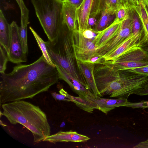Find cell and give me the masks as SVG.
I'll return each instance as SVG.
<instances>
[{
	"mask_svg": "<svg viewBox=\"0 0 148 148\" xmlns=\"http://www.w3.org/2000/svg\"><path fill=\"white\" fill-rule=\"evenodd\" d=\"M0 104L32 99L47 91L58 83L59 74L56 66L49 64L42 55L28 64H19L8 73H1Z\"/></svg>",
	"mask_w": 148,
	"mask_h": 148,
	"instance_id": "obj_1",
	"label": "cell"
},
{
	"mask_svg": "<svg viewBox=\"0 0 148 148\" xmlns=\"http://www.w3.org/2000/svg\"><path fill=\"white\" fill-rule=\"evenodd\" d=\"M3 115L13 125L20 124L32 133L34 142L38 143L50 135L46 115L38 106L23 100L3 103Z\"/></svg>",
	"mask_w": 148,
	"mask_h": 148,
	"instance_id": "obj_2",
	"label": "cell"
},
{
	"mask_svg": "<svg viewBox=\"0 0 148 148\" xmlns=\"http://www.w3.org/2000/svg\"><path fill=\"white\" fill-rule=\"evenodd\" d=\"M72 32L66 25L60 31L57 37L53 40L45 42L49 55L56 66L59 67L76 79L83 85L87 86V83L75 65L76 60L72 45Z\"/></svg>",
	"mask_w": 148,
	"mask_h": 148,
	"instance_id": "obj_3",
	"label": "cell"
},
{
	"mask_svg": "<svg viewBox=\"0 0 148 148\" xmlns=\"http://www.w3.org/2000/svg\"><path fill=\"white\" fill-rule=\"evenodd\" d=\"M30 1L49 40H53L66 25L63 14V0Z\"/></svg>",
	"mask_w": 148,
	"mask_h": 148,
	"instance_id": "obj_4",
	"label": "cell"
},
{
	"mask_svg": "<svg viewBox=\"0 0 148 148\" xmlns=\"http://www.w3.org/2000/svg\"><path fill=\"white\" fill-rule=\"evenodd\" d=\"M103 0H84L77 9L76 20L79 32L82 33L88 28L89 18L98 19L104 10Z\"/></svg>",
	"mask_w": 148,
	"mask_h": 148,
	"instance_id": "obj_5",
	"label": "cell"
},
{
	"mask_svg": "<svg viewBox=\"0 0 148 148\" xmlns=\"http://www.w3.org/2000/svg\"><path fill=\"white\" fill-rule=\"evenodd\" d=\"M112 62L119 70L148 66V52L142 48L132 50L123 53Z\"/></svg>",
	"mask_w": 148,
	"mask_h": 148,
	"instance_id": "obj_6",
	"label": "cell"
},
{
	"mask_svg": "<svg viewBox=\"0 0 148 148\" xmlns=\"http://www.w3.org/2000/svg\"><path fill=\"white\" fill-rule=\"evenodd\" d=\"M72 38L76 60L89 62L91 58L97 53L96 40L85 38L78 30L75 32H72Z\"/></svg>",
	"mask_w": 148,
	"mask_h": 148,
	"instance_id": "obj_7",
	"label": "cell"
},
{
	"mask_svg": "<svg viewBox=\"0 0 148 148\" xmlns=\"http://www.w3.org/2000/svg\"><path fill=\"white\" fill-rule=\"evenodd\" d=\"M132 22L129 17L123 21L117 33L105 43L98 48L97 53L104 58L108 56L120 45L132 33Z\"/></svg>",
	"mask_w": 148,
	"mask_h": 148,
	"instance_id": "obj_8",
	"label": "cell"
},
{
	"mask_svg": "<svg viewBox=\"0 0 148 148\" xmlns=\"http://www.w3.org/2000/svg\"><path fill=\"white\" fill-rule=\"evenodd\" d=\"M10 39L8 52L9 61L13 63L20 64L27 61V55L24 52L19 36V29L16 22L10 24Z\"/></svg>",
	"mask_w": 148,
	"mask_h": 148,
	"instance_id": "obj_9",
	"label": "cell"
},
{
	"mask_svg": "<svg viewBox=\"0 0 148 148\" xmlns=\"http://www.w3.org/2000/svg\"><path fill=\"white\" fill-rule=\"evenodd\" d=\"M143 30L137 34L132 33L110 54L104 57L105 61L113 62L123 53L131 50L142 48L146 42Z\"/></svg>",
	"mask_w": 148,
	"mask_h": 148,
	"instance_id": "obj_10",
	"label": "cell"
},
{
	"mask_svg": "<svg viewBox=\"0 0 148 148\" xmlns=\"http://www.w3.org/2000/svg\"><path fill=\"white\" fill-rule=\"evenodd\" d=\"M56 67L59 74V79L65 81L79 97L87 100L88 96L94 98L96 97L97 96L92 93L89 88L83 85L76 79L61 68Z\"/></svg>",
	"mask_w": 148,
	"mask_h": 148,
	"instance_id": "obj_11",
	"label": "cell"
},
{
	"mask_svg": "<svg viewBox=\"0 0 148 148\" xmlns=\"http://www.w3.org/2000/svg\"><path fill=\"white\" fill-rule=\"evenodd\" d=\"M89 137L78 133L75 131H60L46 137L43 141L55 144L59 142H84L90 139Z\"/></svg>",
	"mask_w": 148,
	"mask_h": 148,
	"instance_id": "obj_12",
	"label": "cell"
},
{
	"mask_svg": "<svg viewBox=\"0 0 148 148\" xmlns=\"http://www.w3.org/2000/svg\"><path fill=\"white\" fill-rule=\"evenodd\" d=\"M87 99L96 103L97 106V109L106 114L116 108L124 107L128 101L126 98H105L98 96L94 98L88 96Z\"/></svg>",
	"mask_w": 148,
	"mask_h": 148,
	"instance_id": "obj_13",
	"label": "cell"
},
{
	"mask_svg": "<svg viewBox=\"0 0 148 148\" xmlns=\"http://www.w3.org/2000/svg\"><path fill=\"white\" fill-rule=\"evenodd\" d=\"M76 61L78 69L92 93L96 96L103 97L98 91L95 82L94 74L95 64L90 62Z\"/></svg>",
	"mask_w": 148,
	"mask_h": 148,
	"instance_id": "obj_14",
	"label": "cell"
},
{
	"mask_svg": "<svg viewBox=\"0 0 148 148\" xmlns=\"http://www.w3.org/2000/svg\"><path fill=\"white\" fill-rule=\"evenodd\" d=\"M77 9L63 0V14L64 21L69 30L72 32H77Z\"/></svg>",
	"mask_w": 148,
	"mask_h": 148,
	"instance_id": "obj_15",
	"label": "cell"
},
{
	"mask_svg": "<svg viewBox=\"0 0 148 148\" xmlns=\"http://www.w3.org/2000/svg\"><path fill=\"white\" fill-rule=\"evenodd\" d=\"M121 23L114 21L110 25L101 31L96 40V46L97 49L105 43L117 33Z\"/></svg>",
	"mask_w": 148,
	"mask_h": 148,
	"instance_id": "obj_16",
	"label": "cell"
},
{
	"mask_svg": "<svg viewBox=\"0 0 148 148\" xmlns=\"http://www.w3.org/2000/svg\"><path fill=\"white\" fill-rule=\"evenodd\" d=\"M10 39V25L8 22L2 10H0V44L8 51Z\"/></svg>",
	"mask_w": 148,
	"mask_h": 148,
	"instance_id": "obj_17",
	"label": "cell"
},
{
	"mask_svg": "<svg viewBox=\"0 0 148 148\" xmlns=\"http://www.w3.org/2000/svg\"><path fill=\"white\" fill-rule=\"evenodd\" d=\"M60 94H63L75 103L80 109L90 113H92L94 109H97V105L95 103L79 97H74L69 94L63 88L59 91Z\"/></svg>",
	"mask_w": 148,
	"mask_h": 148,
	"instance_id": "obj_18",
	"label": "cell"
},
{
	"mask_svg": "<svg viewBox=\"0 0 148 148\" xmlns=\"http://www.w3.org/2000/svg\"><path fill=\"white\" fill-rule=\"evenodd\" d=\"M133 9L136 11L141 21L144 31V38L148 43V12L143 0H140L138 4Z\"/></svg>",
	"mask_w": 148,
	"mask_h": 148,
	"instance_id": "obj_19",
	"label": "cell"
},
{
	"mask_svg": "<svg viewBox=\"0 0 148 148\" xmlns=\"http://www.w3.org/2000/svg\"><path fill=\"white\" fill-rule=\"evenodd\" d=\"M115 18V13L103 11L93 29L97 31H102L112 24Z\"/></svg>",
	"mask_w": 148,
	"mask_h": 148,
	"instance_id": "obj_20",
	"label": "cell"
},
{
	"mask_svg": "<svg viewBox=\"0 0 148 148\" xmlns=\"http://www.w3.org/2000/svg\"><path fill=\"white\" fill-rule=\"evenodd\" d=\"M29 29L33 34L38 44V46L42 53V55L45 60L50 64L54 66H56L52 62L49 55L47 50L45 42L43 40L42 38L30 26L29 27Z\"/></svg>",
	"mask_w": 148,
	"mask_h": 148,
	"instance_id": "obj_21",
	"label": "cell"
},
{
	"mask_svg": "<svg viewBox=\"0 0 148 148\" xmlns=\"http://www.w3.org/2000/svg\"><path fill=\"white\" fill-rule=\"evenodd\" d=\"M103 11L109 13L115 14L118 8L122 6L124 7L121 0H103Z\"/></svg>",
	"mask_w": 148,
	"mask_h": 148,
	"instance_id": "obj_22",
	"label": "cell"
},
{
	"mask_svg": "<svg viewBox=\"0 0 148 148\" xmlns=\"http://www.w3.org/2000/svg\"><path fill=\"white\" fill-rule=\"evenodd\" d=\"M20 8L21 12V25H27L29 22V10L26 7L23 0H16Z\"/></svg>",
	"mask_w": 148,
	"mask_h": 148,
	"instance_id": "obj_23",
	"label": "cell"
},
{
	"mask_svg": "<svg viewBox=\"0 0 148 148\" xmlns=\"http://www.w3.org/2000/svg\"><path fill=\"white\" fill-rule=\"evenodd\" d=\"M0 73H5L9 58L7 51L0 44Z\"/></svg>",
	"mask_w": 148,
	"mask_h": 148,
	"instance_id": "obj_24",
	"label": "cell"
},
{
	"mask_svg": "<svg viewBox=\"0 0 148 148\" xmlns=\"http://www.w3.org/2000/svg\"><path fill=\"white\" fill-rule=\"evenodd\" d=\"M116 21L119 22H122L129 17V10L124 6L118 8L115 12Z\"/></svg>",
	"mask_w": 148,
	"mask_h": 148,
	"instance_id": "obj_25",
	"label": "cell"
},
{
	"mask_svg": "<svg viewBox=\"0 0 148 148\" xmlns=\"http://www.w3.org/2000/svg\"><path fill=\"white\" fill-rule=\"evenodd\" d=\"M101 31H97L92 28H88L82 33L85 38L93 40H96Z\"/></svg>",
	"mask_w": 148,
	"mask_h": 148,
	"instance_id": "obj_26",
	"label": "cell"
},
{
	"mask_svg": "<svg viewBox=\"0 0 148 148\" xmlns=\"http://www.w3.org/2000/svg\"><path fill=\"white\" fill-rule=\"evenodd\" d=\"M124 107L133 108H141L145 109L148 108V101H142L134 103L128 101Z\"/></svg>",
	"mask_w": 148,
	"mask_h": 148,
	"instance_id": "obj_27",
	"label": "cell"
},
{
	"mask_svg": "<svg viewBox=\"0 0 148 148\" xmlns=\"http://www.w3.org/2000/svg\"><path fill=\"white\" fill-rule=\"evenodd\" d=\"M127 70L138 74L148 76V65Z\"/></svg>",
	"mask_w": 148,
	"mask_h": 148,
	"instance_id": "obj_28",
	"label": "cell"
},
{
	"mask_svg": "<svg viewBox=\"0 0 148 148\" xmlns=\"http://www.w3.org/2000/svg\"><path fill=\"white\" fill-rule=\"evenodd\" d=\"M51 94L53 97L56 100L66 101H71V100L70 99L63 94H59L55 92L52 93Z\"/></svg>",
	"mask_w": 148,
	"mask_h": 148,
	"instance_id": "obj_29",
	"label": "cell"
},
{
	"mask_svg": "<svg viewBox=\"0 0 148 148\" xmlns=\"http://www.w3.org/2000/svg\"><path fill=\"white\" fill-rule=\"evenodd\" d=\"M84 0H65L64 1L67 2L77 9L80 6Z\"/></svg>",
	"mask_w": 148,
	"mask_h": 148,
	"instance_id": "obj_30",
	"label": "cell"
},
{
	"mask_svg": "<svg viewBox=\"0 0 148 148\" xmlns=\"http://www.w3.org/2000/svg\"><path fill=\"white\" fill-rule=\"evenodd\" d=\"M125 7L128 10L132 9L135 5L131 0H121Z\"/></svg>",
	"mask_w": 148,
	"mask_h": 148,
	"instance_id": "obj_31",
	"label": "cell"
},
{
	"mask_svg": "<svg viewBox=\"0 0 148 148\" xmlns=\"http://www.w3.org/2000/svg\"><path fill=\"white\" fill-rule=\"evenodd\" d=\"M137 148H148V138L145 141L141 142L134 147Z\"/></svg>",
	"mask_w": 148,
	"mask_h": 148,
	"instance_id": "obj_32",
	"label": "cell"
},
{
	"mask_svg": "<svg viewBox=\"0 0 148 148\" xmlns=\"http://www.w3.org/2000/svg\"><path fill=\"white\" fill-rule=\"evenodd\" d=\"M137 95L140 96L148 95V84Z\"/></svg>",
	"mask_w": 148,
	"mask_h": 148,
	"instance_id": "obj_33",
	"label": "cell"
},
{
	"mask_svg": "<svg viewBox=\"0 0 148 148\" xmlns=\"http://www.w3.org/2000/svg\"><path fill=\"white\" fill-rule=\"evenodd\" d=\"M131 1L134 5L136 6L138 4L140 0H131Z\"/></svg>",
	"mask_w": 148,
	"mask_h": 148,
	"instance_id": "obj_34",
	"label": "cell"
},
{
	"mask_svg": "<svg viewBox=\"0 0 148 148\" xmlns=\"http://www.w3.org/2000/svg\"><path fill=\"white\" fill-rule=\"evenodd\" d=\"M146 6L148 12V0H143Z\"/></svg>",
	"mask_w": 148,
	"mask_h": 148,
	"instance_id": "obj_35",
	"label": "cell"
},
{
	"mask_svg": "<svg viewBox=\"0 0 148 148\" xmlns=\"http://www.w3.org/2000/svg\"><path fill=\"white\" fill-rule=\"evenodd\" d=\"M0 125H1L3 127H5L7 126L6 125L4 124L3 123V122L1 121V120H0Z\"/></svg>",
	"mask_w": 148,
	"mask_h": 148,
	"instance_id": "obj_36",
	"label": "cell"
},
{
	"mask_svg": "<svg viewBox=\"0 0 148 148\" xmlns=\"http://www.w3.org/2000/svg\"><path fill=\"white\" fill-rule=\"evenodd\" d=\"M0 117L2 115H3V114L2 113V112L1 111H0Z\"/></svg>",
	"mask_w": 148,
	"mask_h": 148,
	"instance_id": "obj_37",
	"label": "cell"
},
{
	"mask_svg": "<svg viewBox=\"0 0 148 148\" xmlns=\"http://www.w3.org/2000/svg\"></svg>",
	"mask_w": 148,
	"mask_h": 148,
	"instance_id": "obj_38",
	"label": "cell"
}]
</instances>
